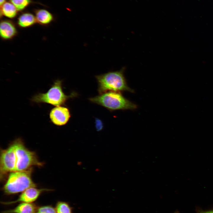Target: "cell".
Segmentation results:
<instances>
[{"label":"cell","instance_id":"cell-1","mask_svg":"<svg viewBox=\"0 0 213 213\" xmlns=\"http://www.w3.org/2000/svg\"><path fill=\"white\" fill-rule=\"evenodd\" d=\"M43 165L35 152L27 149L20 138L15 140L7 149L1 151V178L8 173L26 170L31 169L32 166Z\"/></svg>","mask_w":213,"mask_h":213},{"label":"cell","instance_id":"cell-2","mask_svg":"<svg viewBox=\"0 0 213 213\" xmlns=\"http://www.w3.org/2000/svg\"><path fill=\"white\" fill-rule=\"evenodd\" d=\"M125 69L123 67L119 71L109 72L96 76L99 94L109 91L133 92V90L127 84L124 73Z\"/></svg>","mask_w":213,"mask_h":213},{"label":"cell","instance_id":"cell-3","mask_svg":"<svg viewBox=\"0 0 213 213\" xmlns=\"http://www.w3.org/2000/svg\"><path fill=\"white\" fill-rule=\"evenodd\" d=\"M89 100L92 103L103 106L110 111L133 110L137 108L135 104L118 92L108 91L90 98Z\"/></svg>","mask_w":213,"mask_h":213},{"label":"cell","instance_id":"cell-4","mask_svg":"<svg viewBox=\"0 0 213 213\" xmlns=\"http://www.w3.org/2000/svg\"><path fill=\"white\" fill-rule=\"evenodd\" d=\"M31 168L28 170L11 172L4 186L7 194H12L22 192L27 189L36 187L31 177Z\"/></svg>","mask_w":213,"mask_h":213},{"label":"cell","instance_id":"cell-5","mask_svg":"<svg viewBox=\"0 0 213 213\" xmlns=\"http://www.w3.org/2000/svg\"><path fill=\"white\" fill-rule=\"evenodd\" d=\"M62 82L59 80H56L46 93H39L35 95L31 99V101L37 103H46L57 106L64 104L69 99L76 96L78 94L75 92L69 95L64 94L62 89Z\"/></svg>","mask_w":213,"mask_h":213},{"label":"cell","instance_id":"cell-6","mask_svg":"<svg viewBox=\"0 0 213 213\" xmlns=\"http://www.w3.org/2000/svg\"><path fill=\"white\" fill-rule=\"evenodd\" d=\"M49 117L53 124L57 126H62L68 122L71 114L67 108L59 106H56L51 110Z\"/></svg>","mask_w":213,"mask_h":213},{"label":"cell","instance_id":"cell-7","mask_svg":"<svg viewBox=\"0 0 213 213\" xmlns=\"http://www.w3.org/2000/svg\"><path fill=\"white\" fill-rule=\"evenodd\" d=\"M18 32L14 23L7 20H2L0 24V37L2 40L8 41L14 38Z\"/></svg>","mask_w":213,"mask_h":213},{"label":"cell","instance_id":"cell-8","mask_svg":"<svg viewBox=\"0 0 213 213\" xmlns=\"http://www.w3.org/2000/svg\"><path fill=\"white\" fill-rule=\"evenodd\" d=\"M48 190V189H39L36 187H30L22 192L16 200L4 204H9L18 202L31 203L35 201L43 191Z\"/></svg>","mask_w":213,"mask_h":213},{"label":"cell","instance_id":"cell-9","mask_svg":"<svg viewBox=\"0 0 213 213\" xmlns=\"http://www.w3.org/2000/svg\"><path fill=\"white\" fill-rule=\"evenodd\" d=\"M36 23L35 16L30 13L22 14L18 17L17 21L18 27L22 28L31 27Z\"/></svg>","mask_w":213,"mask_h":213},{"label":"cell","instance_id":"cell-10","mask_svg":"<svg viewBox=\"0 0 213 213\" xmlns=\"http://www.w3.org/2000/svg\"><path fill=\"white\" fill-rule=\"evenodd\" d=\"M35 17L37 22L43 26L49 25L54 20L52 14L47 10L44 9L36 10Z\"/></svg>","mask_w":213,"mask_h":213},{"label":"cell","instance_id":"cell-11","mask_svg":"<svg viewBox=\"0 0 213 213\" xmlns=\"http://www.w3.org/2000/svg\"><path fill=\"white\" fill-rule=\"evenodd\" d=\"M36 206L31 203H22L14 208L4 211L3 213H35Z\"/></svg>","mask_w":213,"mask_h":213},{"label":"cell","instance_id":"cell-12","mask_svg":"<svg viewBox=\"0 0 213 213\" xmlns=\"http://www.w3.org/2000/svg\"><path fill=\"white\" fill-rule=\"evenodd\" d=\"M17 10L11 2H5L1 6L0 15H3L10 18H14L17 14Z\"/></svg>","mask_w":213,"mask_h":213},{"label":"cell","instance_id":"cell-13","mask_svg":"<svg viewBox=\"0 0 213 213\" xmlns=\"http://www.w3.org/2000/svg\"><path fill=\"white\" fill-rule=\"evenodd\" d=\"M57 213H73V208L66 202L60 201L56 205Z\"/></svg>","mask_w":213,"mask_h":213},{"label":"cell","instance_id":"cell-14","mask_svg":"<svg viewBox=\"0 0 213 213\" xmlns=\"http://www.w3.org/2000/svg\"><path fill=\"white\" fill-rule=\"evenodd\" d=\"M10 1L18 11L23 10L31 3L30 0H10Z\"/></svg>","mask_w":213,"mask_h":213},{"label":"cell","instance_id":"cell-15","mask_svg":"<svg viewBox=\"0 0 213 213\" xmlns=\"http://www.w3.org/2000/svg\"><path fill=\"white\" fill-rule=\"evenodd\" d=\"M35 213H57L56 209L51 206H41L37 209Z\"/></svg>","mask_w":213,"mask_h":213},{"label":"cell","instance_id":"cell-16","mask_svg":"<svg viewBox=\"0 0 213 213\" xmlns=\"http://www.w3.org/2000/svg\"><path fill=\"white\" fill-rule=\"evenodd\" d=\"M95 125L96 130L98 131L101 130L104 128L102 121L98 118H96L95 119Z\"/></svg>","mask_w":213,"mask_h":213},{"label":"cell","instance_id":"cell-17","mask_svg":"<svg viewBox=\"0 0 213 213\" xmlns=\"http://www.w3.org/2000/svg\"><path fill=\"white\" fill-rule=\"evenodd\" d=\"M196 212L197 213H213V210L204 211L201 209H197Z\"/></svg>","mask_w":213,"mask_h":213},{"label":"cell","instance_id":"cell-18","mask_svg":"<svg viewBox=\"0 0 213 213\" xmlns=\"http://www.w3.org/2000/svg\"><path fill=\"white\" fill-rule=\"evenodd\" d=\"M6 0H0V5L1 6L5 2Z\"/></svg>","mask_w":213,"mask_h":213},{"label":"cell","instance_id":"cell-19","mask_svg":"<svg viewBox=\"0 0 213 213\" xmlns=\"http://www.w3.org/2000/svg\"><path fill=\"white\" fill-rule=\"evenodd\" d=\"M175 213H177V212H175Z\"/></svg>","mask_w":213,"mask_h":213}]
</instances>
